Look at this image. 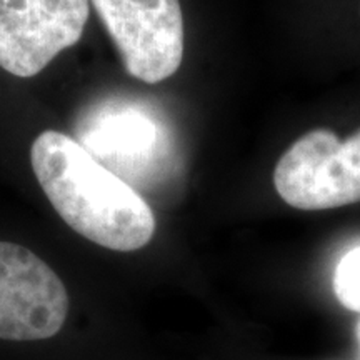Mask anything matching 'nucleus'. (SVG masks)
Returning <instances> with one entry per match:
<instances>
[{"mask_svg":"<svg viewBox=\"0 0 360 360\" xmlns=\"http://www.w3.org/2000/svg\"><path fill=\"white\" fill-rule=\"evenodd\" d=\"M75 132L90 154L124 180L142 172L159 141L155 124L137 107L119 98L90 105Z\"/></svg>","mask_w":360,"mask_h":360,"instance_id":"423d86ee","label":"nucleus"},{"mask_svg":"<svg viewBox=\"0 0 360 360\" xmlns=\"http://www.w3.org/2000/svg\"><path fill=\"white\" fill-rule=\"evenodd\" d=\"M281 199L299 210H327L360 202V129L340 141L314 129L283 152L274 170Z\"/></svg>","mask_w":360,"mask_h":360,"instance_id":"f03ea898","label":"nucleus"},{"mask_svg":"<svg viewBox=\"0 0 360 360\" xmlns=\"http://www.w3.org/2000/svg\"><path fill=\"white\" fill-rule=\"evenodd\" d=\"M67 314L69 295L60 277L32 250L0 242V339H51Z\"/></svg>","mask_w":360,"mask_h":360,"instance_id":"20e7f679","label":"nucleus"},{"mask_svg":"<svg viewBox=\"0 0 360 360\" xmlns=\"http://www.w3.org/2000/svg\"><path fill=\"white\" fill-rule=\"evenodd\" d=\"M90 0H0V67L34 77L82 37Z\"/></svg>","mask_w":360,"mask_h":360,"instance_id":"39448f33","label":"nucleus"},{"mask_svg":"<svg viewBox=\"0 0 360 360\" xmlns=\"http://www.w3.org/2000/svg\"><path fill=\"white\" fill-rule=\"evenodd\" d=\"M357 337H359V342H360V322H359V326H357Z\"/></svg>","mask_w":360,"mask_h":360,"instance_id":"6e6552de","label":"nucleus"},{"mask_svg":"<svg viewBox=\"0 0 360 360\" xmlns=\"http://www.w3.org/2000/svg\"><path fill=\"white\" fill-rule=\"evenodd\" d=\"M30 162L49 202L82 237L117 252L139 250L152 240L150 205L70 135L45 130L32 143Z\"/></svg>","mask_w":360,"mask_h":360,"instance_id":"f257e3e1","label":"nucleus"},{"mask_svg":"<svg viewBox=\"0 0 360 360\" xmlns=\"http://www.w3.org/2000/svg\"><path fill=\"white\" fill-rule=\"evenodd\" d=\"M129 75L146 84L172 77L184 58L179 0H92Z\"/></svg>","mask_w":360,"mask_h":360,"instance_id":"7ed1b4c3","label":"nucleus"},{"mask_svg":"<svg viewBox=\"0 0 360 360\" xmlns=\"http://www.w3.org/2000/svg\"><path fill=\"white\" fill-rule=\"evenodd\" d=\"M332 287L345 309L360 314V245L345 252L337 262Z\"/></svg>","mask_w":360,"mask_h":360,"instance_id":"0eeeda50","label":"nucleus"}]
</instances>
